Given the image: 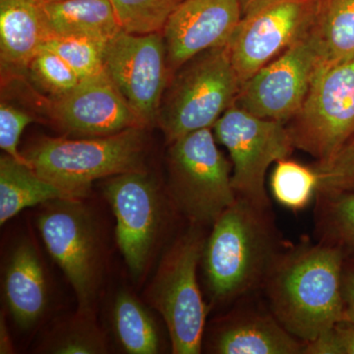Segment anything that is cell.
<instances>
[{"label": "cell", "instance_id": "cell-1", "mask_svg": "<svg viewBox=\"0 0 354 354\" xmlns=\"http://www.w3.org/2000/svg\"><path fill=\"white\" fill-rule=\"evenodd\" d=\"M290 244L277 227L272 206L237 196L212 225L203 251V267L214 304H234L262 290Z\"/></svg>", "mask_w": 354, "mask_h": 354}, {"label": "cell", "instance_id": "cell-2", "mask_svg": "<svg viewBox=\"0 0 354 354\" xmlns=\"http://www.w3.org/2000/svg\"><path fill=\"white\" fill-rule=\"evenodd\" d=\"M346 256L337 247L302 241L279 256L262 290L281 325L304 342L344 319L342 278Z\"/></svg>", "mask_w": 354, "mask_h": 354}, {"label": "cell", "instance_id": "cell-3", "mask_svg": "<svg viewBox=\"0 0 354 354\" xmlns=\"http://www.w3.org/2000/svg\"><path fill=\"white\" fill-rule=\"evenodd\" d=\"M145 127L88 138L44 137L23 156L38 176L82 199L97 179L145 171L148 137Z\"/></svg>", "mask_w": 354, "mask_h": 354}, {"label": "cell", "instance_id": "cell-4", "mask_svg": "<svg viewBox=\"0 0 354 354\" xmlns=\"http://www.w3.org/2000/svg\"><path fill=\"white\" fill-rule=\"evenodd\" d=\"M206 239L204 227L190 225L165 251L147 288V301L164 319L174 354L202 351L208 308L197 271Z\"/></svg>", "mask_w": 354, "mask_h": 354}, {"label": "cell", "instance_id": "cell-5", "mask_svg": "<svg viewBox=\"0 0 354 354\" xmlns=\"http://www.w3.org/2000/svg\"><path fill=\"white\" fill-rule=\"evenodd\" d=\"M213 128L190 133L169 144V195L190 225L212 227L237 195L232 167L216 146Z\"/></svg>", "mask_w": 354, "mask_h": 354}, {"label": "cell", "instance_id": "cell-6", "mask_svg": "<svg viewBox=\"0 0 354 354\" xmlns=\"http://www.w3.org/2000/svg\"><path fill=\"white\" fill-rule=\"evenodd\" d=\"M183 67L158 113L157 124L169 144L198 130L213 128L234 106L241 86L227 46L204 51Z\"/></svg>", "mask_w": 354, "mask_h": 354}, {"label": "cell", "instance_id": "cell-7", "mask_svg": "<svg viewBox=\"0 0 354 354\" xmlns=\"http://www.w3.org/2000/svg\"><path fill=\"white\" fill-rule=\"evenodd\" d=\"M44 205L38 218L44 245L73 288L78 311L94 314L104 268L97 220L82 199H57Z\"/></svg>", "mask_w": 354, "mask_h": 354}, {"label": "cell", "instance_id": "cell-8", "mask_svg": "<svg viewBox=\"0 0 354 354\" xmlns=\"http://www.w3.org/2000/svg\"><path fill=\"white\" fill-rule=\"evenodd\" d=\"M290 130L293 145L324 162L354 136V55L320 65Z\"/></svg>", "mask_w": 354, "mask_h": 354}, {"label": "cell", "instance_id": "cell-9", "mask_svg": "<svg viewBox=\"0 0 354 354\" xmlns=\"http://www.w3.org/2000/svg\"><path fill=\"white\" fill-rule=\"evenodd\" d=\"M317 4L318 0H249L244 4L227 44L241 85L309 32Z\"/></svg>", "mask_w": 354, "mask_h": 354}, {"label": "cell", "instance_id": "cell-10", "mask_svg": "<svg viewBox=\"0 0 354 354\" xmlns=\"http://www.w3.org/2000/svg\"><path fill=\"white\" fill-rule=\"evenodd\" d=\"M213 130L216 141L230 153L237 196L272 206L266 191V174L272 162L288 158L295 148L285 123L259 118L234 104Z\"/></svg>", "mask_w": 354, "mask_h": 354}, {"label": "cell", "instance_id": "cell-11", "mask_svg": "<svg viewBox=\"0 0 354 354\" xmlns=\"http://www.w3.org/2000/svg\"><path fill=\"white\" fill-rule=\"evenodd\" d=\"M104 195L116 218V241L130 274L140 278L150 264L165 221V200L145 171L109 177Z\"/></svg>", "mask_w": 354, "mask_h": 354}, {"label": "cell", "instance_id": "cell-12", "mask_svg": "<svg viewBox=\"0 0 354 354\" xmlns=\"http://www.w3.org/2000/svg\"><path fill=\"white\" fill-rule=\"evenodd\" d=\"M162 32L120 31L104 53V71L147 128L157 124L167 86V48Z\"/></svg>", "mask_w": 354, "mask_h": 354}, {"label": "cell", "instance_id": "cell-13", "mask_svg": "<svg viewBox=\"0 0 354 354\" xmlns=\"http://www.w3.org/2000/svg\"><path fill=\"white\" fill-rule=\"evenodd\" d=\"M319 64L309 31L242 84L234 104L266 120H291L304 106Z\"/></svg>", "mask_w": 354, "mask_h": 354}, {"label": "cell", "instance_id": "cell-14", "mask_svg": "<svg viewBox=\"0 0 354 354\" xmlns=\"http://www.w3.org/2000/svg\"><path fill=\"white\" fill-rule=\"evenodd\" d=\"M51 116L60 129L77 138L147 128L106 71L82 79L73 90L53 99Z\"/></svg>", "mask_w": 354, "mask_h": 354}, {"label": "cell", "instance_id": "cell-15", "mask_svg": "<svg viewBox=\"0 0 354 354\" xmlns=\"http://www.w3.org/2000/svg\"><path fill=\"white\" fill-rule=\"evenodd\" d=\"M242 10L241 0H185L162 30L169 67L181 68L204 51L227 46Z\"/></svg>", "mask_w": 354, "mask_h": 354}, {"label": "cell", "instance_id": "cell-16", "mask_svg": "<svg viewBox=\"0 0 354 354\" xmlns=\"http://www.w3.org/2000/svg\"><path fill=\"white\" fill-rule=\"evenodd\" d=\"M251 297V295H250ZM250 297L214 324L206 342L216 354H304L305 342L288 333L269 306H257Z\"/></svg>", "mask_w": 354, "mask_h": 354}, {"label": "cell", "instance_id": "cell-17", "mask_svg": "<svg viewBox=\"0 0 354 354\" xmlns=\"http://www.w3.org/2000/svg\"><path fill=\"white\" fill-rule=\"evenodd\" d=\"M46 0H0L2 71L21 73L53 38Z\"/></svg>", "mask_w": 354, "mask_h": 354}, {"label": "cell", "instance_id": "cell-18", "mask_svg": "<svg viewBox=\"0 0 354 354\" xmlns=\"http://www.w3.org/2000/svg\"><path fill=\"white\" fill-rule=\"evenodd\" d=\"M2 290L14 322L29 330L43 318L48 304V288L38 250L29 241L13 246L6 261Z\"/></svg>", "mask_w": 354, "mask_h": 354}, {"label": "cell", "instance_id": "cell-19", "mask_svg": "<svg viewBox=\"0 0 354 354\" xmlns=\"http://www.w3.org/2000/svg\"><path fill=\"white\" fill-rule=\"evenodd\" d=\"M53 37L84 36L109 41L122 31L111 0L48 2Z\"/></svg>", "mask_w": 354, "mask_h": 354}, {"label": "cell", "instance_id": "cell-20", "mask_svg": "<svg viewBox=\"0 0 354 354\" xmlns=\"http://www.w3.org/2000/svg\"><path fill=\"white\" fill-rule=\"evenodd\" d=\"M72 198L44 180L28 165L8 155L0 158V223L3 225L24 209Z\"/></svg>", "mask_w": 354, "mask_h": 354}, {"label": "cell", "instance_id": "cell-21", "mask_svg": "<svg viewBox=\"0 0 354 354\" xmlns=\"http://www.w3.org/2000/svg\"><path fill=\"white\" fill-rule=\"evenodd\" d=\"M320 55V65L354 55V0H318L310 30Z\"/></svg>", "mask_w": 354, "mask_h": 354}, {"label": "cell", "instance_id": "cell-22", "mask_svg": "<svg viewBox=\"0 0 354 354\" xmlns=\"http://www.w3.org/2000/svg\"><path fill=\"white\" fill-rule=\"evenodd\" d=\"M111 321L116 341L129 354H157L162 341L155 319L145 305L128 291L118 293Z\"/></svg>", "mask_w": 354, "mask_h": 354}, {"label": "cell", "instance_id": "cell-23", "mask_svg": "<svg viewBox=\"0 0 354 354\" xmlns=\"http://www.w3.org/2000/svg\"><path fill=\"white\" fill-rule=\"evenodd\" d=\"M37 353L50 354H104L108 339L99 327L94 314L77 311L75 315L60 319L44 334Z\"/></svg>", "mask_w": 354, "mask_h": 354}, {"label": "cell", "instance_id": "cell-24", "mask_svg": "<svg viewBox=\"0 0 354 354\" xmlns=\"http://www.w3.org/2000/svg\"><path fill=\"white\" fill-rule=\"evenodd\" d=\"M315 198L317 241L354 256V192L317 191Z\"/></svg>", "mask_w": 354, "mask_h": 354}, {"label": "cell", "instance_id": "cell-25", "mask_svg": "<svg viewBox=\"0 0 354 354\" xmlns=\"http://www.w3.org/2000/svg\"><path fill=\"white\" fill-rule=\"evenodd\" d=\"M318 183V176L313 167H305L288 158L276 162L271 177L274 199L295 212L308 206L316 196Z\"/></svg>", "mask_w": 354, "mask_h": 354}, {"label": "cell", "instance_id": "cell-26", "mask_svg": "<svg viewBox=\"0 0 354 354\" xmlns=\"http://www.w3.org/2000/svg\"><path fill=\"white\" fill-rule=\"evenodd\" d=\"M121 29L130 34L162 32L185 0H111Z\"/></svg>", "mask_w": 354, "mask_h": 354}, {"label": "cell", "instance_id": "cell-27", "mask_svg": "<svg viewBox=\"0 0 354 354\" xmlns=\"http://www.w3.org/2000/svg\"><path fill=\"white\" fill-rule=\"evenodd\" d=\"M108 41L92 37H53L44 46L64 58L82 80L104 71V53Z\"/></svg>", "mask_w": 354, "mask_h": 354}, {"label": "cell", "instance_id": "cell-28", "mask_svg": "<svg viewBox=\"0 0 354 354\" xmlns=\"http://www.w3.org/2000/svg\"><path fill=\"white\" fill-rule=\"evenodd\" d=\"M31 76L53 99L62 97L80 83V77L55 51L44 46L29 66Z\"/></svg>", "mask_w": 354, "mask_h": 354}, {"label": "cell", "instance_id": "cell-29", "mask_svg": "<svg viewBox=\"0 0 354 354\" xmlns=\"http://www.w3.org/2000/svg\"><path fill=\"white\" fill-rule=\"evenodd\" d=\"M317 191L354 192V136L327 162H316Z\"/></svg>", "mask_w": 354, "mask_h": 354}, {"label": "cell", "instance_id": "cell-30", "mask_svg": "<svg viewBox=\"0 0 354 354\" xmlns=\"http://www.w3.org/2000/svg\"><path fill=\"white\" fill-rule=\"evenodd\" d=\"M34 121L31 114L13 104L3 102L0 104V148L6 155L25 165L28 162L18 146L25 128Z\"/></svg>", "mask_w": 354, "mask_h": 354}, {"label": "cell", "instance_id": "cell-31", "mask_svg": "<svg viewBox=\"0 0 354 354\" xmlns=\"http://www.w3.org/2000/svg\"><path fill=\"white\" fill-rule=\"evenodd\" d=\"M344 319L354 323V262L344 263L342 278Z\"/></svg>", "mask_w": 354, "mask_h": 354}, {"label": "cell", "instance_id": "cell-32", "mask_svg": "<svg viewBox=\"0 0 354 354\" xmlns=\"http://www.w3.org/2000/svg\"><path fill=\"white\" fill-rule=\"evenodd\" d=\"M332 330L339 354H354V323L341 320Z\"/></svg>", "mask_w": 354, "mask_h": 354}, {"label": "cell", "instance_id": "cell-33", "mask_svg": "<svg viewBox=\"0 0 354 354\" xmlns=\"http://www.w3.org/2000/svg\"><path fill=\"white\" fill-rule=\"evenodd\" d=\"M13 353L12 339H11L8 328L6 326V317L3 316V312H1V318H0V353L10 354Z\"/></svg>", "mask_w": 354, "mask_h": 354}, {"label": "cell", "instance_id": "cell-34", "mask_svg": "<svg viewBox=\"0 0 354 354\" xmlns=\"http://www.w3.org/2000/svg\"><path fill=\"white\" fill-rule=\"evenodd\" d=\"M249 0H241V2H242V6H244V4L246 3V2H248Z\"/></svg>", "mask_w": 354, "mask_h": 354}, {"label": "cell", "instance_id": "cell-35", "mask_svg": "<svg viewBox=\"0 0 354 354\" xmlns=\"http://www.w3.org/2000/svg\"><path fill=\"white\" fill-rule=\"evenodd\" d=\"M48 2L58 1V0H46Z\"/></svg>", "mask_w": 354, "mask_h": 354}]
</instances>
